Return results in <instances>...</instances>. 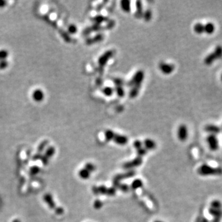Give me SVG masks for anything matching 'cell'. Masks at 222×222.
<instances>
[{
    "mask_svg": "<svg viewBox=\"0 0 222 222\" xmlns=\"http://www.w3.org/2000/svg\"><path fill=\"white\" fill-rule=\"evenodd\" d=\"M222 57V46H217L214 51L209 54L204 59V62L206 65H210L215 60L218 59Z\"/></svg>",
    "mask_w": 222,
    "mask_h": 222,
    "instance_id": "cell-1",
    "label": "cell"
},
{
    "mask_svg": "<svg viewBox=\"0 0 222 222\" xmlns=\"http://www.w3.org/2000/svg\"><path fill=\"white\" fill-rule=\"evenodd\" d=\"M144 72L142 70L137 71L132 77V78L128 82L127 85L129 86H141V83L144 80Z\"/></svg>",
    "mask_w": 222,
    "mask_h": 222,
    "instance_id": "cell-2",
    "label": "cell"
},
{
    "mask_svg": "<svg viewBox=\"0 0 222 222\" xmlns=\"http://www.w3.org/2000/svg\"><path fill=\"white\" fill-rule=\"evenodd\" d=\"M222 170L220 168H214L207 165H203L198 169V173L201 175H216L221 173Z\"/></svg>",
    "mask_w": 222,
    "mask_h": 222,
    "instance_id": "cell-3",
    "label": "cell"
},
{
    "mask_svg": "<svg viewBox=\"0 0 222 222\" xmlns=\"http://www.w3.org/2000/svg\"><path fill=\"white\" fill-rule=\"evenodd\" d=\"M114 51L112 49H109L106 51L104 54H102L98 59V63L101 67H104L109 59L113 56Z\"/></svg>",
    "mask_w": 222,
    "mask_h": 222,
    "instance_id": "cell-4",
    "label": "cell"
},
{
    "mask_svg": "<svg viewBox=\"0 0 222 222\" xmlns=\"http://www.w3.org/2000/svg\"><path fill=\"white\" fill-rule=\"evenodd\" d=\"M177 136L179 141H184L188 136V130L187 126L183 124L179 126L177 131Z\"/></svg>",
    "mask_w": 222,
    "mask_h": 222,
    "instance_id": "cell-5",
    "label": "cell"
},
{
    "mask_svg": "<svg viewBox=\"0 0 222 222\" xmlns=\"http://www.w3.org/2000/svg\"><path fill=\"white\" fill-rule=\"evenodd\" d=\"M207 142L212 150H216L218 148V140L215 134H209L207 137Z\"/></svg>",
    "mask_w": 222,
    "mask_h": 222,
    "instance_id": "cell-6",
    "label": "cell"
},
{
    "mask_svg": "<svg viewBox=\"0 0 222 222\" xmlns=\"http://www.w3.org/2000/svg\"><path fill=\"white\" fill-rule=\"evenodd\" d=\"M159 68L163 73L165 75H169L174 71L175 65L170 63L161 62L159 64Z\"/></svg>",
    "mask_w": 222,
    "mask_h": 222,
    "instance_id": "cell-7",
    "label": "cell"
},
{
    "mask_svg": "<svg viewBox=\"0 0 222 222\" xmlns=\"http://www.w3.org/2000/svg\"><path fill=\"white\" fill-rule=\"evenodd\" d=\"M113 141L116 144H117L118 145L123 146V145H125L128 142V139L125 135L115 133V135H114V137L113 138Z\"/></svg>",
    "mask_w": 222,
    "mask_h": 222,
    "instance_id": "cell-8",
    "label": "cell"
},
{
    "mask_svg": "<svg viewBox=\"0 0 222 222\" xmlns=\"http://www.w3.org/2000/svg\"><path fill=\"white\" fill-rule=\"evenodd\" d=\"M142 163V158L140 157H138L136 158L135 159L131 160V162H127L124 165V167L125 168H131L136 167L138 166H139Z\"/></svg>",
    "mask_w": 222,
    "mask_h": 222,
    "instance_id": "cell-9",
    "label": "cell"
},
{
    "mask_svg": "<svg viewBox=\"0 0 222 222\" xmlns=\"http://www.w3.org/2000/svg\"><path fill=\"white\" fill-rule=\"evenodd\" d=\"M104 35L101 33H99V34H97L96 35H95L94 37L92 38H89V39H87L86 41V43H87V44L88 45H90V44H92L93 43H98V42H100L101 41L103 40L104 39Z\"/></svg>",
    "mask_w": 222,
    "mask_h": 222,
    "instance_id": "cell-10",
    "label": "cell"
},
{
    "mask_svg": "<svg viewBox=\"0 0 222 222\" xmlns=\"http://www.w3.org/2000/svg\"><path fill=\"white\" fill-rule=\"evenodd\" d=\"M97 193L102 194H107V195H114L115 194V188H106L105 187H99L97 188Z\"/></svg>",
    "mask_w": 222,
    "mask_h": 222,
    "instance_id": "cell-11",
    "label": "cell"
},
{
    "mask_svg": "<svg viewBox=\"0 0 222 222\" xmlns=\"http://www.w3.org/2000/svg\"><path fill=\"white\" fill-rule=\"evenodd\" d=\"M143 144L144 145V148L146 150H152L156 147L155 142L150 138H147L144 139Z\"/></svg>",
    "mask_w": 222,
    "mask_h": 222,
    "instance_id": "cell-12",
    "label": "cell"
},
{
    "mask_svg": "<svg viewBox=\"0 0 222 222\" xmlns=\"http://www.w3.org/2000/svg\"><path fill=\"white\" fill-rule=\"evenodd\" d=\"M205 130L208 133H210V134H216L217 133H218L220 131L221 129L220 127L214 125H208L205 127Z\"/></svg>",
    "mask_w": 222,
    "mask_h": 222,
    "instance_id": "cell-13",
    "label": "cell"
},
{
    "mask_svg": "<svg viewBox=\"0 0 222 222\" xmlns=\"http://www.w3.org/2000/svg\"><path fill=\"white\" fill-rule=\"evenodd\" d=\"M120 6L122 10L125 12H129L131 10V2L129 0L121 1Z\"/></svg>",
    "mask_w": 222,
    "mask_h": 222,
    "instance_id": "cell-14",
    "label": "cell"
},
{
    "mask_svg": "<svg viewBox=\"0 0 222 222\" xmlns=\"http://www.w3.org/2000/svg\"><path fill=\"white\" fill-rule=\"evenodd\" d=\"M136 16L138 18H141L142 17L143 15V10H142V5L141 1H137L136 2Z\"/></svg>",
    "mask_w": 222,
    "mask_h": 222,
    "instance_id": "cell-15",
    "label": "cell"
},
{
    "mask_svg": "<svg viewBox=\"0 0 222 222\" xmlns=\"http://www.w3.org/2000/svg\"><path fill=\"white\" fill-rule=\"evenodd\" d=\"M33 98L36 101H41L44 97V94L43 91L40 89H36L33 92Z\"/></svg>",
    "mask_w": 222,
    "mask_h": 222,
    "instance_id": "cell-16",
    "label": "cell"
},
{
    "mask_svg": "<svg viewBox=\"0 0 222 222\" xmlns=\"http://www.w3.org/2000/svg\"><path fill=\"white\" fill-rule=\"evenodd\" d=\"M215 30V27L213 23L208 22L204 25V32L208 34H212L214 32Z\"/></svg>",
    "mask_w": 222,
    "mask_h": 222,
    "instance_id": "cell-17",
    "label": "cell"
},
{
    "mask_svg": "<svg viewBox=\"0 0 222 222\" xmlns=\"http://www.w3.org/2000/svg\"><path fill=\"white\" fill-rule=\"evenodd\" d=\"M92 20L94 22V23L101 25V23H102V22H104L105 21H109V19L105 16H103L101 15H97L94 17L92 18Z\"/></svg>",
    "mask_w": 222,
    "mask_h": 222,
    "instance_id": "cell-18",
    "label": "cell"
},
{
    "mask_svg": "<svg viewBox=\"0 0 222 222\" xmlns=\"http://www.w3.org/2000/svg\"><path fill=\"white\" fill-rule=\"evenodd\" d=\"M141 86H133L130 91L129 96L131 98H134L136 97L139 93Z\"/></svg>",
    "mask_w": 222,
    "mask_h": 222,
    "instance_id": "cell-19",
    "label": "cell"
},
{
    "mask_svg": "<svg viewBox=\"0 0 222 222\" xmlns=\"http://www.w3.org/2000/svg\"><path fill=\"white\" fill-rule=\"evenodd\" d=\"M194 30L196 33L201 34L204 32V25L202 23H197L194 26Z\"/></svg>",
    "mask_w": 222,
    "mask_h": 222,
    "instance_id": "cell-20",
    "label": "cell"
},
{
    "mask_svg": "<svg viewBox=\"0 0 222 222\" xmlns=\"http://www.w3.org/2000/svg\"><path fill=\"white\" fill-rule=\"evenodd\" d=\"M90 175H91V173L86 168L81 169L79 172V176H80L81 178L84 179H86L89 178L90 176Z\"/></svg>",
    "mask_w": 222,
    "mask_h": 222,
    "instance_id": "cell-21",
    "label": "cell"
},
{
    "mask_svg": "<svg viewBox=\"0 0 222 222\" xmlns=\"http://www.w3.org/2000/svg\"><path fill=\"white\" fill-rule=\"evenodd\" d=\"M115 134V133L114 131H113L112 130H107L105 131V133H104L105 139H106L107 141H110L113 140V137H114Z\"/></svg>",
    "mask_w": 222,
    "mask_h": 222,
    "instance_id": "cell-22",
    "label": "cell"
},
{
    "mask_svg": "<svg viewBox=\"0 0 222 222\" xmlns=\"http://www.w3.org/2000/svg\"><path fill=\"white\" fill-rule=\"evenodd\" d=\"M114 92V89L110 86H106L102 89L103 94L106 96H111Z\"/></svg>",
    "mask_w": 222,
    "mask_h": 222,
    "instance_id": "cell-23",
    "label": "cell"
},
{
    "mask_svg": "<svg viewBox=\"0 0 222 222\" xmlns=\"http://www.w3.org/2000/svg\"><path fill=\"white\" fill-rule=\"evenodd\" d=\"M114 91L116 92L117 95L118 97H123L125 95V91L124 89L123 88L122 86H115V89H114Z\"/></svg>",
    "mask_w": 222,
    "mask_h": 222,
    "instance_id": "cell-24",
    "label": "cell"
},
{
    "mask_svg": "<svg viewBox=\"0 0 222 222\" xmlns=\"http://www.w3.org/2000/svg\"><path fill=\"white\" fill-rule=\"evenodd\" d=\"M142 17L146 21H149L152 18V11L150 9H147L143 12Z\"/></svg>",
    "mask_w": 222,
    "mask_h": 222,
    "instance_id": "cell-25",
    "label": "cell"
},
{
    "mask_svg": "<svg viewBox=\"0 0 222 222\" xmlns=\"http://www.w3.org/2000/svg\"><path fill=\"white\" fill-rule=\"evenodd\" d=\"M142 186V182L140 179H135L131 184V186L133 189H138L141 187Z\"/></svg>",
    "mask_w": 222,
    "mask_h": 222,
    "instance_id": "cell-26",
    "label": "cell"
},
{
    "mask_svg": "<svg viewBox=\"0 0 222 222\" xmlns=\"http://www.w3.org/2000/svg\"><path fill=\"white\" fill-rule=\"evenodd\" d=\"M211 206L212 208L214 209H220L221 208V204L220 201L218 200H214L212 202L211 204Z\"/></svg>",
    "mask_w": 222,
    "mask_h": 222,
    "instance_id": "cell-27",
    "label": "cell"
},
{
    "mask_svg": "<svg viewBox=\"0 0 222 222\" xmlns=\"http://www.w3.org/2000/svg\"><path fill=\"white\" fill-rule=\"evenodd\" d=\"M85 168L91 173L96 170V166L92 163H88L85 165Z\"/></svg>",
    "mask_w": 222,
    "mask_h": 222,
    "instance_id": "cell-28",
    "label": "cell"
},
{
    "mask_svg": "<svg viewBox=\"0 0 222 222\" xmlns=\"http://www.w3.org/2000/svg\"><path fill=\"white\" fill-rule=\"evenodd\" d=\"M68 31L70 33H75L77 31V27L75 25H70L68 27Z\"/></svg>",
    "mask_w": 222,
    "mask_h": 222,
    "instance_id": "cell-29",
    "label": "cell"
},
{
    "mask_svg": "<svg viewBox=\"0 0 222 222\" xmlns=\"http://www.w3.org/2000/svg\"><path fill=\"white\" fill-rule=\"evenodd\" d=\"M113 81L114 82L115 86H122L123 84L124 81L121 78H116L113 80Z\"/></svg>",
    "mask_w": 222,
    "mask_h": 222,
    "instance_id": "cell-30",
    "label": "cell"
},
{
    "mask_svg": "<svg viewBox=\"0 0 222 222\" xmlns=\"http://www.w3.org/2000/svg\"><path fill=\"white\" fill-rule=\"evenodd\" d=\"M8 55V53L7 51L6 50H1L0 51V61L2 60H5V59L7 57Z\"/></svg>",
    "mask_w": 222,
    "mask_h": 222,
    "instance_id": "cell-31",
    "label": "cell"
},
{
    "mask_svg": "<svg viewBox=\"0 0 222 222\" xmlns=\"http://www.w3.org/2000/svg\"><path fill=\"white\" fill-rule=\"evenodd\" d=\"M146 152H147V150L144 147H142L139 148V149H137V152L139 155V157H140L141 156L144 155L146 154Z\"/></svg>",
    "mask_w": 222,
    "mask_h": 222,
    "instance_id": "cell-32",
    "label": "cell"
},
{
    "mask_svg": "<svg viewBox=\"0 0 222 222\" xmlns=\"http://www.w3.org/2000/svg\"><path fill=\"white\" fill-rule=\"evenodd\" d=\"M142 143L139 140H136L133 143V146L136 149H139V148L142 147Z\"/></svg>",
    "mask_w": 222,
    "mask_h": 222,
    "instance_id": "cell-33",
    "label": "cell"
},
{
    "mask_svg": "<svg viewBox=\"0 0 222 222\" xmlns=\"http://www.w3.org/2000/svg\"><path fill=\"white\" fill-rule=\"evenodd\" d=\"M8 65V62L6 60H2L0 61V69L5 68Z\"/></svg>",
    "mask_w": 222,
    "mask_h": 222,
    "instance_id": "cell-34",
    "label": "cell"
},
{
    "mask_svg": "<svg viewBox=\"0 0 222 222\" xmlns=\"http://www.w3.org/2000/svg\"><path fill=\"white\" fill-rule=\"evenodd\" d=\"M102 202L100 201V200H96V201L94 202V207H95L96 208H97V209L100 208L102 207Z\"/></svg>",
    "mask_w": 222,
    "mask_h": 222,
    "instance_id": "cell-35",
    "label": "cell"
},
{
    "mask_svg": "<svg viewBox=\"0 0 222 222\" xmlns=\"http://www.w3.org/2000/svg\"><path fill=\"white\" fill-rule=\"evenodd\" d=\"M154 222H163V221H160V220H156V221H154Z\"/></svg>",
    "mask_w": 222,
    "mask_h": 222,
    "instance_id": "cell-36",
    "label": "cell"
},
{
    "mask_svg": "<svg viewBox=\"0 0 222 222\" xmlns=\"http://www.w3.org/2000/svg\"><path fill=\"white\" fill-rule=\"evenodd\" d=\"M221 81H222V74L221 75Z\"/></svg>",
    "mask_w": 222,
    "mask_h": 222,
    "instance_id": "cell-37",
    "label": "cell"
}]
</instances>
